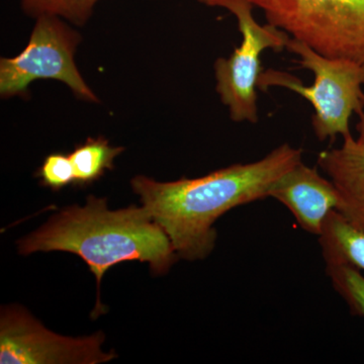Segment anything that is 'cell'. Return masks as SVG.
Listing matches in <instances>:
<instances>
[{
  "label": "cell",
  "mask_w": 364,
  "mask_h": 364,
  "mask_svg": "<svg viewBox=\"0 0 364 364\" xmlns=\"http://www.w3.org/2000/svg\"><path fill=\"white\" fill-rule=\"evenodd\" d=\"M80 33L63 18L42 16L25 49L13 58L0 60V95L2 98L28 93L38 79H54L68 86L79 100L100 102L75 63Z\"/></svg>",
  "instance_id": "obj_6"
},
{
  "label": "cell",
  "mask_w": 364,
  "mask_h": 364,
  "mask_svg": "<svg viewBox=\"0 0 364 364\" xmlns=\"http://www.w3.org/2000/svg\"><path fill=\"white\" fill-rule=\"evenodd\" d=\"M332 286L353 314L364 317V277L360 270L346 264H326Z\"/></svg>",
  "instance_id": "obj_13"
},
{
  "label": "cell",
  "mask_w": 364,
  "mask_h": 364,
  "mask_svg": "<svg viewBox=\"0 0 364 364\" xmlns=\"http://www.w3.org/2000/svg\"><path fill=\"white\" fill-rule=\"evenodd\" d=\"M269 198L289 208L299 226L318 236L329 215L338 210L341 196L331 179L303 161L280 177L270 189Z\"/></svg>",
  "instance_id": "obj_8"
},
{
  "label": "cell",
  "mask_w": 364,
  "mask_h": 364,
  "mask_svg": "<svg viewBox=\"0 0 364 364\" xmlns=\"http://www.w3.org/2000/svg\"><path fill=\"white\" fill-rule=\"evenodd\" d=\"M37 176L40 177L46 188L55 191L75 183V173L70 156L61 153H54L46 157Z\"/></svg>",
  "instance_id": "obj_14"
},
{
  "label": "cell",
  "mask_w": 364,
  "mask_h": 364,
  "mask_svg": "<svg viewBox=\"0 0 364 364\" xmlns=\"http://www.w3.org/2000/svg\"><path fill=\"white\" fill-rule=\"evenodd\" d=\"M326 264H346L364 272V231L334 210L318 235Z\"/></svg>",
  "instance_id": "obj_10"
},
{
  "label": "cell",
  "mask_w": 364,
  "mask_h": 364,
  "mask_svg": "<svg viewBox=\"0 0 364 364\" xmlns=\"http://www.w3.org/2000/svg\"><path fill=\"white\" fill-rule=\"evenodd\" d=\"M267 23L314 51L364 64V0H250Z\"/></svg>",
  "instance_id": "obj_4"
},
{
  "label": "cell",
  "mask_w": 364,
  "mask_h": 364,
  "mask_svg": "<svg viewBox=\"0 0 364 364\" xmlns=\"http://www.w3.org/2000/svg\"><path fill=\"white\" fill-rule=\"evenodd\" d=\"M98 0H21L23 13L31 18L54 16L76 26H83L92 16Z\"/></svg>",
  "instance_id": "obj_12"
},
{
  "label": "cell",
  "mask_w": 364,
  "mask_h": 364,
  "mask_svg": "<svg viewBox=\"0 0 364 364\" xmlns=\"http://www.w3.org/2000/svg\"><path fill=\"white\" fill-rule=\"evenodd\" d=\"M124 148L112 147L104 136L90 138L69 156L75 173V184L86 186L98 181L107 170L114 168V160Z\"/></svg>",
  "instance_id": "obj_11"
},
{
  "label": "cell",
  "mask_w": 364,
  "mask_h": 364,
  "mask_svg": "<svg viewBox=\"0 0 364 364\" xmlns=\"http://www.w3.org/2000/svg\"><path fill=\"white\" fill-rule=\"evenodd\" d=\"M359 122L358 124V140L364 144V111L359 114Z\"/></svg>",
  "instance_id": "obj_15"
},
{
  "label": "cell",
  "mask_w": 364,
  "mask_h": 364,
  "mask_svg": "<svg viewBox=\"0 0 364 364\" xmlns=\"http://www.w3.org/2000/svg\"><path fill=\"white\" fill-rule=\"evenodd\" d=\"M317 163L339 191L337 212L364 231V144L352 135L346 136L340 147L318 153Z\"/></svg>",
  "instance_id": "obj_9"
},
{
  "label": "cell",
  "mask_w": 364,
  "mask_h": 364,
  "mask_svg": "<svg viewBox=\"0 0 364 364\" xmlns=\"http://www.w3.org/2000/svg\"><path fill=\"white\" fill-rule=\"evenodd\" d=\"M303 150L282 144L257 161L238 163L198 178L132 179L143 207L169 237L177 256L200 260L214 250L215 223L232 208L269 198L280 177L303 161Z\"/></svg>",
  "instance_id": "obj_1"
},
{
  "label": "cell",
  "mask_w": 364,
  "mask_h": 364,
  "mask_svg": "<svg viewBox=\"0 0 364 364\" xmlns=\"http://www.w3.org/2000/svg\"><path fill=\"white\" fill-rule=\"evenodd\" d=\"M287 50L299 57L301 68L312 72L314 85L305 86L287 72L268 69L261 73L258 90L279 86L306 98L315 111L312 127L321 142L350 136L351 117L364 111V64L327 58L294 38H289Z\"/></svg>",
  "instance_id": "obj_3"
},
{
  "label": "cell",
  "mask_w": 364,
  "mask_h": 364,
  "mask_svg": "<svg viewBox=\"0 0 364 364\" xmlns=\"http://www.w3.org/2000/svg\"><path fill=\"white\" fill-rule=\"evenodd\" d=\"M208 6L222 7L233 14L242 36L240 46L228 58L215 62L218 95L236 123L257 124L258 80L261 75L260 56L265 50L282 52L287 49L289 35L277 26L260 25L254 18L250 0H198Z\"/></svg>",
  "instance_id": "obj_5"
},
{
  "label": "cell",
  "mask_w": 364,
  "mask_h": 364,
  "mask_svg": "<svg viewBox=\"0 0 364 364\" xmlns=\"http://www.w3.org/2000/svg\"><path fill=\"white\" fill-rule=\"evenodd\" d=\"M102 332L80 338L46 329L21 306L2 309L0 320L1 364H97L117 358L102 349Z\"/></svg>",
  "instance_id": "obj_7"
},
{
  "label": "cell",
  "mask_w": 364,
  "mask_h": 364,
  "mask_svg": "<svg viewBox=\"0 0 364 364\" xmlns=\"http://www.w3.org/2000/svg\"><path fill=\"white\" fill-rule=\"evenodd\" d=\"M18 245L21 255L64 251L82 258L97 279L93 318L104 313L100 289L109 268L127 261H140L147 262L151 272L163 274L178 258L169 237L146 208L131 205L109 210L107 198L92 196L83 207L73 205L52 215Z\"/></svg>",
  "instance_id": "obj_2"
}]
</instances>
